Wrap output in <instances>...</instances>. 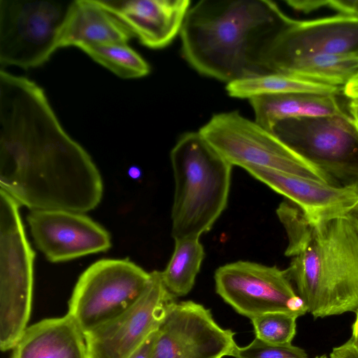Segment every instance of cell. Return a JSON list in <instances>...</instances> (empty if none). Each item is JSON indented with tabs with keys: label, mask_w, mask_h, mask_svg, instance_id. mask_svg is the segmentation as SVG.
I'll return each mask as SVG.
<instances>
[{
	"label": "cell",
	"mask_w": 358,
	"mask_h": 358,
	"mask_svg": "<svg viewBox=\"0 0 358 358\" xmlns=\"http://www.w3.org/2000/svg\"><path fill=\"white\" fill-rule=\"evenodd\" d=\"M275 73L343 88L358 77V57L324 54L310 55L285 64Z\"/></svg>",
	"instance_id": "ffe728a7"
},
{
	"label": "cell",
	"mask_w": 358,
	"mask_h": 358,
	"mask_svg": "<svg viewBox=\"0 0 358 358\" xmlns=\"http://www.w3.org/2000/svg\"><path fill=\"white\" fill-rule=\"evenodd\" d=\"M157 334V330L152 333L129 358H151Z\"/></svg>",
	"instance_id": "83f0119b"
},
{
	"label": "cell",
	"mask_w": 358,
	"mask_h": 358,
	"mask_svg": "<svg viewBox=\"0 0 358 358\" xmlns=\"http://www.w3.org/2000/svg\"><path fill=\"white\" fill-rule=\"evenodd\" d=\"M80 49L122 78H142L150 71L148 63L128 44L90 45Z\"/></svg>",
	"instance_id": "603a6c76"
},
{
	"label": "cell",
	"mask_w": 358,
	"mask_h": 358,
	"mask_svg": "<svg viewBox=\"0 0 358 358\" xmlns=\"http://www.w3.org/2000/svg\"><path fill=\"white\" fill-rule=\"evenodd\" d=\"M231 357L234 358H308L302 348L294 345H273L257 338L245 346L236 345Z\"/></svg>",
	"instance_id": "d4e9b609"
},
{
	"label": "cell",
	"mask_w": 358,
	"mask_h": 358,
	"mask_svg": "<svg viewBox=\"0 0 358 358\" xmlns=\"http://www.w3.org/2000/svg\"><path fill=\"white\" fill-rule=\"evenodd\" d=\"M255 121L271 131L278 121L289 117L318 116L344 112L336 95L316 92H291L262 95L249 99Z\"/></svg>",
	"instance_id": "d6986e66"
},
{
	"label": "cell",
	"mask_w": 358,
	"mask_h": 358,
	"mask_svg": "<svg viewBox=\"0 0 358 358\" xmlns=\"http://www.w3.org/2000/svg\"><path fill=\"white\" fill-rule=\"evenodd\" d=\"M150 280V273L129 259H100L80 275L68 314L85 335L129 310Z\"/></svg>",
	"instance_id": "ba28073f"
},
{
	"label": "cell",
	"mask_w": 358,
	"mask_h": 358,
	"mask_svg": "<svg viewBox=\"0 0 358 358\" xmlns=\"http://www.w3.org/2000/svg\"><path fill=\"white\" fill-rule=\"evenodd\" d=\"M295 315L274 312L250 319L255 338L273 345L291 344L296 333Z\"/></svg>",
	"instance_id": "cb8c5ba5"
},
{
	"label": "cell",
	"mask_w": 358,
	"mask_h": 358,
	"mask_svg": "<svg viewBox=\"0 0 358 358\" xmlns=\"http://www.w3.org/2000/svg\"><path fill=\"white\" fill-rule=\"evenodd\" d=\"M129 29L96 0H74L60 28L58 48L103 44H128Z\"/></svg>",
	"instance_id": "e0dca14e"
},
{
	"label": "cell",
	"mask_w": 358,
	"mask_h": 358,
	"mask_svg": "<svg viewBox=\"0 0 358 358\" xmlns=\"http://www.w3.org/2000/svg\"><path fill=\"white\" fill-rule=\"evenodd\" d=\"M176 297L166 289L161 271L126 312L85 334L87 358H129L157 331Z\"/></svg>",
	"instance_id": "7c38bea8"
},
{
	"label": "cell",
	"mask_w": 358,
	"mask_h": 358,
	"mask_svg": "<svg viewBox=\"0 0 358 358\" xmlns=\"http://www.w3.org/2000/svg\"><path fill=\"white\" fill-rule=\"evenodd\" d=\"M0 186L20 206L85 213L103 195L99 171L34 81L0 71Z\"/></svg>",
	"instance_id": "6da1fadb"
},
{
	"label": "cell",
	"mask_w": 358,
	"mask_h": 358,
	"mask_svg": "<svg viewBox=\"0 0 358 358\" xmlns=\"http://www.w3.org/2000/svg\"><path fill=\"white\" fill-rule=\"evenodd\" d=\"M326 7L337 10L339 13L358 16V0L326 1Z\"/></svg>",
	"instance_id": "4316f807"
},
{
	"label": "cell",
	"mask_w": 358,
	"mask_h": 358,
	"mask_svg": "<svg viewBox=\"0 0 358 358\" xmlns=\"http://www.w3.org/2000/svg\"><path fill=\"white\" fill-rule=\"evenodd\" d=\"M315 358H328V357H327V355H320V356H316Z\"/></svg>",
	"instance_id": "836d02e7"
},
{
	"label": "cell",
	"mask_w": 358,
	"mask_h": 358,
	"mask_svg": "<svg viewBox=\"0 0 358 358\" xmlns=\"http://www.w3.org/2000/svg\"><path fill=\"white\" fill-rule=\"evenodd\" d=\"M358 57V16L338 13L310 20H294L274 38L264 57L268 73L285 64L315 55Z\"/></svg>",
	"instance_id": "4fadbf2b"
},
{
	"label": "cell",
	"mask_w": 358,
	"mask_h": 358,
	"mask_svg": "<svg viewBox=\"0 0 358 358\" xmlns=\"http://www.w3.org/2000/svg\"><path fill=\"white\" fill-rule=\"evenodd\" d=\"M341 90V87L311 83L280 73H270L243 78L229 83L226 86L229 96L248 100L258 96L291 92H316L336 95Z\"/></svg>",
	"instance_id": "44dd1931"
},
{
	"label": "cell",
	"mask_w": 358,
	"mask_h": 358,
	"mask_svg": "<svg viewBox=\"0 0 358 358\" xmlns=\"http://www.w3.org/2000/svg\"><path fill=\"white\" fill-rule=\"evenodd\" d=\"M71 1L0 0L1 67L29 69L45 63L58 49Z\"/></svg>",
	"instance_id": "9c48e42d"
},
{
	"label": "cell",
	"mask_w": 358,
	"mask_h": 358,
	"mask_svg": "<svg viewBox=\"0 0 358 358\" xmlns=\"http://www.w3.org/2000/svg\"><path fill=\"white\" fill-rule=\"evenodd\" d=\"M244 169L292 201L310 221L345 215L358 202V187L334 186L262 167Z\"/></svg>",
	"instance_id": "9a60e30c"
},
{
	"label": "cell",
	"mask_w": 358,
	"mask_h": 358,
	"mask_svg": "<svg viewBox=\"0 0 358 358\" xmlns=\"http://www.w3.org/2000/svg\"><path fill=\"white\" fill-rule=\"evenodd\" d=\"M350 116L358 125V99H351L349 103Z\"/></svg>",
	"instance_id": "f546056e"
},
{
	"label": "cell",
	"mask_w": 358,
	"mask_h": 358,
	"mask_svg": "<svg viewBox=\"0 0 358 358\" xmlns=\"http://www.w3.org/2000/svg\"><path fill=\"white\" fill-rule=\"evenodd\" d=\"M355 313H356V317H355V320L352 327V332L356 334L358 336V310Z\"/></svg>",
	"instance_id": "d6a6232c"
},
{
	"label": "cell",
	"mask_w": 358,
	"mask_h": 358,
	"mask_svg": "<svg viewBox=\"0 0 358 358\" xmlns=\"http://www.w3.org/2000/svg\"><path fill=\"white\" fill-rule=\"evenodd\" d=\"M128 175L131 178L137 180L141 177L142 171L138 167L132 166L128 170Z\"/></svg>",
	"instance_id": "1f68e13d"
},
{
	"label": "cell",
	"mask_w": 358,
	"mask_h": 358,
	"mask_svg": "<svg viewBox=\"0 0 358 358\" xmlns=\"http://www.w3.org/2000/svg\"><path fill=\"white\" fill-rule=\"evenodd\" d=\"M216 293L237 313L252 319L283 312L298 317L308 313L286 270L248 261L219 267L215 273Z\"/></svg>",
	"instance_id": "30bf717a"
},
{
	"label": "cell",
	"mask_w": 358,
	"mask_h": 358,
	"mask_svg": "<svg viewBox=\"0 0 358 358\" xmlns=\"http://www.w3.org/2000/svg\"><path fill=\"white\" fill-rule=\"evenodd\" d=\"M27 220L35 245L51 262L106 252L111 247L109 233L82 213L34 210Z\"/></svg>",
	"instance_id": "5bb4252c"
},
{
	"label": "cell",
	"mask_w": 358,
	"mask_h": 358,
	"mask_svg": "<svg viewBox=\"0 0 358 358\" xmlns=\"http://www.w3.org/2000/svg\"><path fill=\"white\" fill-rule=\"evenodd\" d=\"M20 205L0 190V348L13 349L29 320L35 252L19 212Z\"/></svg>",
	"instance_id": "8992f818"
},
{
	"label": "cell",
	"mask_w": 358,
	"mask_h": 358,
	"mask_svg": "<svg viewBox=\"0 0 358 358\" xmlns=\"http://www.w3.org/2000/svg\"><path fill=\"white\" fill-rule=\"evenodd\" d=\"M330 358H358V336L352 332L351 337L343 344L333 348Z\"/></svg>",
	"instance_id": "484cf974"
},
{
	"label": "cell",
	"mask_w": 358,
	"mask_h": 358,
	"mask_svg": "<svg viewBox=\"0 0 358 358\" xmlns=\"http://www.w3.org/2000/svg\"><path fill=\"white\" fill-rule=\"evenodd\" d=\"M288 238L285 269L315 318L358 310V229L346 216L310 221L296 206L276 210Z\"/></svg>",
	"instance_id": "3957f363"
},
{
	"label": "cell",
	"mask_w": 358,
	"mask_h": 358,
	"mask_svg": "<svg viewBox=\"0 0 358 358\" xmlns=\"http://www.w3.org/2000/svg\"><path fill=\"white\" fill-rule=\"evenodd\" d=\"M344 94L351 99H358V78L345 85L343 88Z\"/></svg>",
	"instance_id": "f1b7e54d"
},
{
	"label": "cell",
	"mask_w": 358,
	"mask_h": 358,
	"mask_svg": "<svg viewBox=\"0 0 358 358\" xmlns=\"http://www.w3.org/2000/svg\"><path fill=\"white\" fill-rule=\"evenodd\" d=\"M357 78H358V77H357ZM355 79H356V78H355Z\"/></svg>",
	"instance_id": "e575fe53"
},
{
	"label": "cell",
	"mask_w": 358,
	"mask_h": 358,
	"mask_svg": "<svg viewBox=\"0 0 358 358\" xmlns=\"http://www.w3.org/2000/svg\"><path fill=\"white\" fill-rule=\"evenodd\" d=\"M144 46L161 49L180 34L189 0H96Z\"/></svg>",
	"instance_id": "2e32d148"
},
{
	"label": "cell",
	"mask_w": 358,
	"mask_h": 358,
	"mask_svg": "<svg viewBox=\"0 0 358 358\" xmlns=\"http://www.w3.org/2000/svg\"><path fill=\"white\" fill-rule=\"evenodd\" d=\"M170 157L175 181L172 237L199 238L227 205L232 165L199 131L182 135Z\"/></svg>",
	"instance_id": "277c9868"
},
{
	"label": "cell",
	"mask_w": 358,
	"mask_h": 358,
	"mask_svg": "<svg viewBox=\"0 0 358 358\" xmlns=\"http://www.w3.org/2000/svg\"><path fill=\"white\" fill-rule=\"evenodd\" d=\"M358 229V202L345 215Z\"/></svg>",
	"instance_id": "4dcf8cb0"
},
{
	"label": "cell",
	"mask_w": 358,
	"mask_h": 358,
	"mask_svg": "<svg viewBox=\"0 0 358 358\" xmlns=\"http://www.w3.org/2000/svg\"><path fill=\"white\" fill-rule=\"evenodd\" d=\"M271 131L334 185L358 187V125L346 113L286 118Z\"/></svg>",
	"instance_id": "5b68a950"
},
{
	"label": "cell",
	"mask_w": 358,
	"mask_h": 358,
	"mask_svg": "<svg viewBox=\"0 0 358 358\" xmlns=\"http://www.w3.org/2000/svg\"><path fill=\"white\" fill-rule=\"evenodd\" d=\"M199 131L232 166L266 168L334 185L271 131L238 111L215 114Z\"/></svg>",
	"instance_id": "52a82bcc"
},
{
	"label": "cell",
	"mask_w": 358,
	"mask_h": 358,
	"mask_svg": "<svg viewBox=\"0 0 358 358\" xmlns=\"http://www.w3.org/2000/svg\"><path fill=\"white\" fill-rule=\"evenodd\" d=\"M210 310L193 301L171 303L160 324L151 358H223L237 345Z\"/></svg>",
	"instance_id": "8fae6325"
},
{
	"label": "cell",
	"mask_w": 358,
	"mask_h": 358,
	"mask_svg": "<svg viewBox=\"0 0 358 358\" xmlns=\"http://www.w3.org/2000/svg\"><path fill=\"white\" fill-rule=\"evenodd\" d=\"M13 350L12 358H87L84 334L68 313L27 327Z\"/></svg>",
	"instance_id": "ac0fdd59"
},
{
	"label": "cell",
	"mask_w": 358,
	"mask_h": 358,
	"mask_svg": "<svg viewBox=\"0 0 358 358\" xmlns=\"http://www.w3.org/2000/svg\"><path fill=\"white\" fill-rule=\"evenodd\" d=\"M292 20L270 0H201L184 21L182 53L198 73L227 84L266 74L265 52Z\"/></svg>",
	"instance_id": "7a4b0ae2"
},
{
	"label": "cell",
	"mask_w": 358,
	"mask_h": 358,
	"mask_svg": "<svg viewBox=\"0 0 358 358\" xmlns=\"http://www.w3.org/2000/svg\"><path fill=\"white\" fill-rule=\"evenodd\" d=\"M204 258V249L199 238L175 241L173 255L161 271L162 282L174 297L184 296L193 288Z\"/></svg>",
	"instance_id": "7402d4cb"
}]
</instances>
